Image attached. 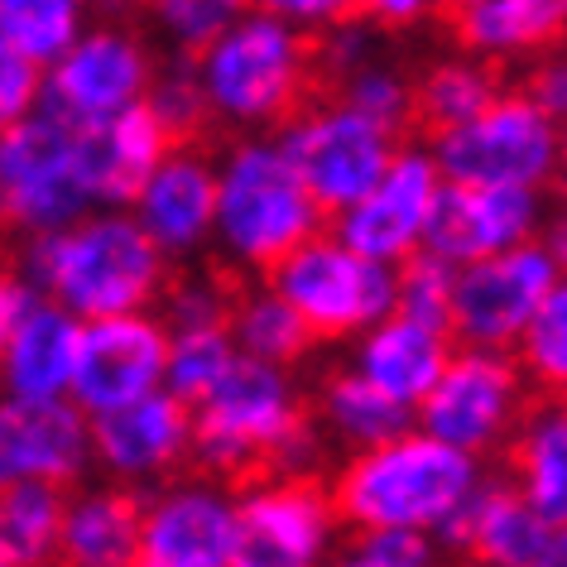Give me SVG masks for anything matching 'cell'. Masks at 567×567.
Wrapping results in <instances>:
<instances>
[{
    "label": "cell",
    "instance_id": "obj_1",
    "mask_svg": "<svg viewBox=\"0 0 567 567\" xmlns=\"http://www.w3.org/2000/svg\"><path fill=\"white\" fill-rule=\"evenodd\" d=\"M328 447L293 365L240 357L193 404V466L236 486L260 472H318Z\"/></svg>",
    "mask_w": 567,
    "mask_h": 567
},
{
    "label": "cell",
    "instance_id": "obj_2",
    "mask_svg": "<svg viewBox=\"0 0 567 567\" xmlns=\"http://www.w3.org/2000/svg\"><path fill=\"white\" fill-rule=\"evenodd\" d=\"M174 269L131 207H92L63 231L16 240V275L82 322L159 308Z\"/></svg>",
    "mask_w": 567,
    "mask_h": 567
},
{
    "label": "cell",
    "instance_id": "obj_3",
    "mask_svg": "<svg viewBox=\"0 0 567 567\" xmlns=\"http://www.w3.org/2000/svg\"><path fill=\"white\" fill-rule=\"evenodd\" d=\"M481 486L486 462L419 423L365 452H347L332 472V495L347 515V529H419L443 548Z\"/></svg>",
    "mask_w": 567,
    "mask_h": 567
},
{
    "label": "cell",
    "instance_id": "obj_4",
    "mask_svg": "<svg viewBox=\"0 0 567 567\" xmlns=\"http://www.w3.org/2000/svg\"><path fill=\"white\" fill-rule=\"evenodd\" d=\"M322 212L279 135H231L217 150V240L212 260L236 279H265L299 240L322 231Z\"/></svg>",
    "mask_w": 567,
    "mask_h": 567
},
{
    "label": "cell",
    "instance_id": "obj_5",
    "mask_svg": "<svg viewBox=\"0 0 567 567\" xmlns=\"http://www.w3.org/2000/svg\"><path fill=\"white\" fill-rule=\"evenodd\" d=\"M193 63L207 92L212 131L226 135L284 131L313 102V87L322 82L318 39L255 6L221 39H212Z\"/></svg>",
    "mask_w": 567,
    "mask_h": 567
},
{
    "label": "cell",
    "instance_id": "obj_6",
    "mask_svg": "<svg viewBox=\"0 0 567 567\" xmlns=\"http://www.w3.org/2000/svg\"><path fill=\"white\" fill-rule=\"evenodd\" d=\"M265 279L299 308L318 342L351 347L361 332H371L380 318L400 308V265L361 255L332 231V221L299 240Z\"/></svg>",
    "mask_w": 567,
    "mask_h": 567
},
{
    "label": "cell",
    "instance_id": "obj_7",
    "mask_svg": "<svg viewBox=\"0 0 567 567\" xmlns=\"http://www.w3.org/2000/svg\"><path fill=\"white\" fill-rule=\"evenodd\" d=\"M96 207L82 125L59 111L10 121L0 135V212L10 236H49Z\"/></svg>",
    "mask_w": 567,
    "mask_h": 567
},
{
    "label": "cell",
    "instance_id": "obj_8",
    "mask_svg": "<svg viewBox=\"0 0 567 567\" xmlns=\"http://www.w3.org/2000/svg\"><path fill=\"white\" fill-rule=\"evenodd\" d=\"M563 140L567 121L544 111L524 87H505L481 116L433 131L429 150L452 183H519L553 193Z\"/></svg>",
    "mask_w": 567,
    "mask_h": 567
},
{
    "label": "cell",
    "instance_id": "obj_9",
    "mask_svg": "<svg viewBox=\"0 0 567 567\" xmlns=\"http://www.w3.org/2000/svg\"><path fill=\"white\" fill-rule=\"evenodd\" d=\"M534 380L524 375L515 351L501 347H462L452 351L447 371L437 375L429 400L419 404V429H429L443 443L491 462L505 457L509 437L529 414Z\"/></svg>",
    "mask_w": 567,
    "mask_h": 567
},
{
    "label": "cell",
    "instance_id": "obj_10",
    "mask_svg": "<svg viewBox=\"0 0 567 567\" xmlns=\"http://www.w3.org/2000/svg\"><path fill=\"white\" fill-rule=\"evenodd\" d=\"M289 150V159L299 164L303 183L313 188L328 217L347 212L357 197H365L400 154L404 135L365 116L361 106H351L347 96H313L299 116L284 131H275Z\"/></svg>",
    "mask_w": 567,
    "mask_h": 567
},
{
    "label": "cell",
    "instance_id": "obj_11",
    "mask_svg": "<svg viewBox=\"0 0 567 567\" xmlns=\"http://www.w3.org/2000/svg\"><path fill=\"white\" fill-rule=\"evenodd\" d=\"M246 567H313L342 558L347 515L318 472H260L240 481Z\"/></svg>",
    "mask_w": 567,
    "mask_h": 567
},
{
    "label": "cell",
    "instance_id": "obj_12",
    "mask_svg": "<svg viewBox=\"0 0 567 567\" xmlns=\"http://www.w3.org/2000/svg\"><path fill=\"white\" fill-rule=\"evenodd\" d=\"M246 563L240 486L217 472H178L145 491L140 567H236Z\"/></svg>",
    "mask_w": 567,
    "mask_h": 567
},
{
    "label": "cell",
    "instance_id": "obj_13",
    "mask_svg": "<svg viewBox=\"0 0 567 567\" xmlns=\"http://www.w3.org/2000/svg\"><path fill=\"white\" fill-rule=\"evenodd\" d=\"M154 78H159V53L150 30L131 20H92L87 34L49 63L44 106L78 125H96L150 102Z\"/></svg>",
    "mask_w": 567,
    "mask_h": 567
},
{
    "label": "cell",
    "instance_id": "obj_14",
    "mask_svg": "<svg viewBox=\"0 0 567 567\" xmlns=\"http://www.w3.org/2000/svg\"><path fill=\"white\" fill-rule=\"evenodd\" d=\"M82 351V318L10 269L0 284V375L6 400H68Z\"/></svg>",
    "mask_w": 567,
    "mask_h": 567
},
{
    "label": "cell",
    "instance_id": "obj_15",
    "mask_svg": "<svg viewBox=\"0 0 567 567\" xmlns=\"http://www.w3.org/2000/svg\"><path fill=\"white\" fill-rule=\"evenodd\" d=\"M563 269L544 240L481 255L457 265V299H452V337L462 347H501L515 351L529 318Z\"/></svg>",
    "mask_w": 567,
    "mask_h": 567
},
{
    "label": "cell",
    "instance_id": "obj_16",
    "mask_svg": "<svg viewBox=\"0 0 567 567\" xmlns=\"http://www.w3.org/2000/svg\"><path fill=\"white\" fill-rule=\"evenodd\" d=\"M443 183L447 174L437 168L433 150L404 140L375 188L332 217V231L351 240L361 255H371V260L404 265L409 255L423 250V236H429Z\"/></svg>",
    "mask_w": 567,
    "mask_h": 567
},
{
    "label": "cell",
    "instance_id": "obj_17",
    "mask_svg": "<svg viewBox=\"0 0 567 567\" xmlns=\"http://www.w3.org/2000/svg\"><path fill=\"white\" fill-rule=\"evenodd\" d=\"M164 380H168V322L159 318V308L82 322L73 400L87 414H106V409L145 400V394L164 390Z\"/></svg>",
    "mask_w": 567,
    "mask_h": 567
},
{
    "label": "cell",
    "instance_id": "obj_18",
    "mask_svg": "<svg viewBox=\"0 0 567 567\" xmlns=\"http://www.w3.org/2000/svg\"><path fill=\"white\" fill-rule=\"evenodd\" d=\"M96 472L135 491H154L193 462V404L174 390H154L106 414H92Z\"/></svg>",
    "mask_w": 567,
    "mask_h": 567
},
{
    "label": "cell",
    "instance_id": "obj_19",
    "mask_svg": "<svg viewBox=\"0 0 567 567\" xmlns=\"http://www.w3.org/2000/svg\"><path fill=\"white\" fill-rule=\"evenodd\" d=\"M548 188H519V183H443L423 236V250L443 255L452 265L481 260V255L524 246L544 236Z\"/></svg>",
    "mask_w": 567,
    "mask_h": 567
},
{
    "label": "cell",
    "instance_id": "obj_20",
    "mask_svg": "<svg viewBox=\"0 0 567 567\" xmlns=\"http://www.w3.org/2000/svg\"><path fill=\"white\" fill-rule=\"evenodd\" d=\"M131 212L174 265L212 260L217 240V154L178 140L135 193Z\"/></svg>",
    "mask_w": 567,
    "mask_h": 567
},
{
    "label": "cell",
    "instance_id": "obj_21",
    "mask_svg": "<svg viewBox=\"0 0 567 567\" xmlns=\"http://www.w3.org/2000/svg\"><path fill=\"white\" fill-rule=\"evenodd\" d=\"M0 476L82 486L96 476L92 414L68 400H6L0 409Z\"/></svg>",
    "mask_w": 567,
    "mask_h": 567
},
{
    "label": "cell",
    "instance_id": "obj_22",
    "mask_svg": "<svg viewBox=\"0 0 567 567\" xmlns=\"http://www.w3.org/2000/svg\"><path fill=\"white\" fill-rule=\"evenodd\" d=\"M447 553L491 567H553L558 524L524 501V491L509 476H486V486L466 505L457 534L447 538Z\"/></svg>",
    "mask_w": 567,
    "mask_h": 567
},
{
    "label": "cell",
    "instance_id": "obj_23",
    "mask_svg": "<svg viewBox=\"0 0 567 567\" xmlns=\"http://www.w3.org/2000/svg\"><path fill=\"white\" fill-rule=\"evenodd\" d=\"M452 351H457L452 328H437V322L409 318L394 308L390 318H380L371 332H361L357 342H351L347 361L357 365L365 380H375L385 394H394V400L419 414V404L429 400L437 375L447 371Z\"/></svg>",
    "mask_w": 567,
    "mask_h": 567
},
{
    "label": "cell",
    "instance_id": "obj_24",
    "mask_svg": "<svg viewBox=\"0 0 567 567\" xmlns=\"http://www.w3.org/2000/svg\"><path fill=\"white\" fill-rule=\"evenodd\" d=\"M178 145V135L159 121V111L140 102L131 111L96 125H82V154H87V178L96 193V207H131L145 178L159 168V159Z\"/></svg>",
    "mask_w": 567,
    "mask_h": 567
},
{
    "label": "cell",
    "instance_id": "obj_25",
    "mask_svg": "<svg viewBox=\"0 0 567 567\" xmlns=\"http://www.w3.org/2000/svg\"><path fill=\"white\" fill-rule=\"evenodd\" d=\"M145 538V491L121 481H82L68 491L63 563L68 567H135Z\"/></svg>",
    "mask_w": 567,
    "mask_h": 567
},
{
    "label": "cell",
    "instance_id": "obj_26",
    "mask_svg": "<svg viewBox=\"0 0 567 567\" xmlns=\"http://www.w3.org/2000/svg\"><path fill=\"white\" fill-rule=\"evenodd\" d=\"M452 34L495 63L524 68L567 49V0H481L452 10Z\"/></svg>",
    "mask_w": 567,
    "mask_h": 567
},
{
    "label": "cell",
    "instance_id": "obj_27",
    "mask_svg": "<svg viewBox=\"0 0 567 567\" xmlns=\"http://www.w3.org/2000/svg\"><path fill=\"white\" fill-rule=\"evenodd\" d=\"M505 476L553 524H567V390L538 394L505 447Z\"/></svg>",
    "mask_w": 567,
    "mask_h": 567
},
{
    "label": "cell",
    "instance_id": "obj_28",
    "mask_svg": "<svg viewBox=\"0 0 567 567\" xmlns=\"http://www.w3.org/2000/svg\"><path fill=\"white\" fill-rule=\"evenodd\" d=\"M313 419L342 457L347 452H365V447L385 443V437L419 423L414 409L400 404L394 394H385L375 380H365L351 361L342 365V371L322 375V385L313 394Z\"/></svg>",
    "mask_w": 567,
    "mask_h": 567
},
{
    "label": "cell",
    "instance_id": "obj_29",
    "mask_svg": "<svg viewBox=\"0 0 567 567\" xmlns=\"http://www.w3.org/2000/svg\"><path fill=\"white\" fill-rule=\"evenodd\" d=\"M414 92H419V125L423 131L429 135L447 131V125L481 116V111L505 92V63L457 44L447 53H433V59L419 68Z\"/></svg>",
    "mask_w": 567,
    "mask_h": 567
},
{
    "label": "cell",
    "instance_id": "obj_30",
    "mask_svg": "<svg viewBox=\"0 0 567 567\" xmlns=\"http://www.w3.org/2000/svg\"><path fill=\"white\" fill-rule=\"evenodd\" d=\"M63 519H68V486L6 481V495H0V563L6 567L63 563Z\"/></svg>",
    "mask_w": 567,
    "mask_h": 567
},
{
    "label": "cell",
    "instance_id": "obj_31",
    "mask_svg": "<svg viewBox=\"0 0 567 567\" xmlns=\"http://www.w3.org/2000/svg\"><path fill=\"white\" fill-rule=\"evenodd\" d=\"M231 337H236L240 357L275 361V365H299L318 347V337L308 332L299 308L284 299L269 279L240 284L236 308H231Z\"/></svg>",
    "mask_w": 567,
    "mask_h": 567
},
{
    "label": "cell",
    "instance_id": "obj_32",
    "mask_svg": "<svg viewBox=\"0 0 567 567\" xmlns=\"http://www.w3.org/2000/svg\"><path fill=\"white\" fill-rule=\"evenodd\" d=\"M92 0H0V49L53 63L87 34Z\"/></svg>",
    "mask_w": 567,
    "mask_h": 567
},
{
    "label": "cell",
    "instance_id": "obj_33",
    "mask_svg": "<svg viewBox=\"0 0 567 567\" xmlns=\"http://www.w3.org/2000/svg\"><path fill=\"white\" fill-rule=\"evenodd\" d=\"M255 0H140L145 30L154 44L178 59H197L212 39H221L231 24L246 16Z\"/></svg>",
    "mask_w": 567,
    "mask_h": 567
},
{
    "label": "cell",
    "instance_id": "obj_34",
    "mask_svg": "<svg viewBox=\"0 0 567 567\" xmlns=\"http://www.w3.org/2000/svg\"><path fill=\"white\" fill-rule=\"evenodd\" d=\"M240 284L226 265H178L168 279L164 299H159V318L168 322V332L183 328H231V308H236Z\"/></svg>",
    "mask_w": 567,
    "mask_h": 567
},
{
    "label": "cell",
    "instance_id": "obj_35",
    "mask_svg": "<svg viewBox=\"0 0 567 567\" xmlns=\"http://www.w3.org/2000/svg\"><path fill=\"white\" fill-rule=\"evenodd\" d=\"M515 357L524 365V375L534 380L538 394H563L567 390V269L553 279V289L544 293L538 313L524 328Z\"/></svg>",
    "mask_w": 567,
    "mask_h": 567
},
{
    "label": "cell",
    "instance_id": "obj_36",
    "mask_svg": "<svg viewBox=\"0 0 567 567\" xmlns=\"http://www.w3.org/2000/svg\"><path fill=\"white\" fill-rule=\"evenodd\" d=\"M240 361L231 328H183L168 332V380L164 385L197 404Z\"/></svg>",
    "mask_w": 567,
    "mask_h": 567
},
{
    "label": "cell",
    "instance_id": "obj_37",
    "mask_svg": "<svg viewBox=\"0 0 567 567\" xmlns=\"http://www.w3.org/2000/svg\"><path fill=\"white\" fill-rule=\"evenodd\" d=\"M337 96H347L351 106H361L365 116H375L380 125L409 135V125H419V92H414V73H404L390 53H380L365 68H357L351 78L332 82Z\"/></svg>",
    "mask_w": 567,
    "mask_h": 567
},
{
    "label": "cell",
    "instance_id": "obj_38",
    "mask_svg": "<svg viewBox=\"0 0 567 567\" xmlns=\"http://www.w3.org/2000/svg\"><path fill=\"white\" fill-rule=\"evenodd\" d=\"M150 106L159 111V121L178 140H197L203 131H212L207 92H203V78H197L193 59L168 53V63H159V78H154V87H150Z\"/></svg>",
    "mask_w": 567,
    "mask_h": 567
},
{
    "label": "cell",
    "instance_id": "obj_39",
    "mask_svg": "<svg viewBox=\"0 0 567 567\" xmlns=\"http://www.w3.org/2000/svg\"><path fill=\"white\" fill-rule=\"evenodd\" d=\"M452 299H457V265L433 250H419L400 265V313L452 328Z\"/></svg>",
    "mask_w": 567,
    "mask_h": 567
},
{
    "label": "cell",
    "instance_id": "obj_40",
    "mask_svg": "<svg viewBox=\"0 0 567 567\" xmlns=\"http://www.w3.org/2000/svg\"><path fill=\"white\" fill-rule=\"evenodd\" d=\"M443 544L419 529H347L342 563L357 567H429L443 558Z\"/></svg>",
    "mask_w": 567,
    "mask_h": 567
},
{
    "label": "cell",
    "instance_id": "obj_41",
    "mask_svg": "<svg viewBox=\"0 0 567 567\" xmlns=\"http://www.w3.org/2000/svg\"><path fill=\"white\" fill-rule=\"evenodd\" d=\"M385 30L380 24H371L365 16H351L342 20L337 30H328L318 39V68H322V82H342L351 78L357 68H365L371 59H380V53H390L385 49Z\"/></svg>",
    "mask_w": 567,
    "mask_h": 567
},
{
    "label": "cell",
    "instance_id": "obj_42",
    "mask_svg": "<svg viewBox=\"0 0 567 567\" xmlns=\"http://www.w3.org/2000/svg\"><path fill=\"white\" fill-rule=\"evenodd\" d=\"M44 96H49V68L24 59L16 49H0V116H6V125L44 111Z\"/></svg>",
    "mask_w": 567,
    "mask_h": 567
},
{
    "label": "cell",
    "instance_id": "obj_43",
    "mask_svg": "<svg viewBox=\"0 0 567 567\" xmlns=\"http://www.w3.org/2000/svg\"><path fill=\"white\" fill-rule=\"evenodd\" d=\"M255 10L293 24V30H303L308 39H322L342 20L357 16V0H255Z\"/></svg>",
    "mask_w": 567,
    "mask_h": 567
},
{
    "label": "cell",
    "instance_id": "obj_44",
    "mask_svg": "<svg viewBox=\"0 0 567 567\" xmlns=\"http://www.w3.org/2000/svg\"><path fill=\"white\" fill-rule=\"evenodd\" d=\"M443 10H452L447 0H357V16L380 24L385 34H414L423 24H433Z\"/></svg>",
    "mask_w": 567,
    "mask_h": 567
},
{
    "label": "cell",
    "instance_id": "obj_45",
    "mask_svg": "<svg viewBox=\"0 0 567 567\" xmlns=\"http://www.w3.org/2000/svg\"><path fill=\"white\" fill-rule=\"evenodd\" d=\"M519 87L534 96L544 111H553L558 121H567V49L558 53H544V59L524 63V78Z\"/></svg>",
    "mask_w": 567,
    "mask_h": 567
},
{
    "label": "cell",
    "instance_id": "obj_46",
    "mask_svg": "<svg viewBox=\"0 0 567 567\" xmlns=\"http://www.w3.org/2000/svg\"><path fill=\"white\" fill-rule=\"evenodd\" d=\"M548 246V255L558 260V269H567V203H558L548 212V221H544V236H538Z\"/></svg>",
    "mask_w": 567,
    "mask_h": 567
},
{
    "label": "cell",
    "instance_id": "obj_47",
    "mask_svg": "<svg viewBox=\"0 0 567 567\" xmlns=\"http://www.w3.org/2000/svg\"><path fill=\"white\" fill-rule=\"evenodd\" d=\"M553 197L567 203V140H563V164H558V178H553Z\"/></svg>",
    "mask_w": 567,
    "mask_h": 567
},
{
    "label": "cell",
    "instance_id": "obj_48",
    "mask_svg": "<svg viewBox=\"0 0 567 567\" xmlns=\"http://www.w3.org/2000/svg\"><path fill=\"white\" fill-rule=\"evenodd\" d=\"M553 567H567V524H558V553H553Z\"/></svg>",
    "mask_w": 567,
    "mask_h": 567
},
{
    "label": "cell",
    "instance_id": "obj_49",
    "mask_svg": "<svg viewBox=\"0 0 567 567\" xmlns=\"http://www.w3.org/2000/svg\"><path fill=\"white\" fill-rule=\"evenodd\" d=\"M452 10H466V6H481V0H447Z\"/></svg>",
    "mask_w": 567,
    "mask_h": 567
}]
</instances>
